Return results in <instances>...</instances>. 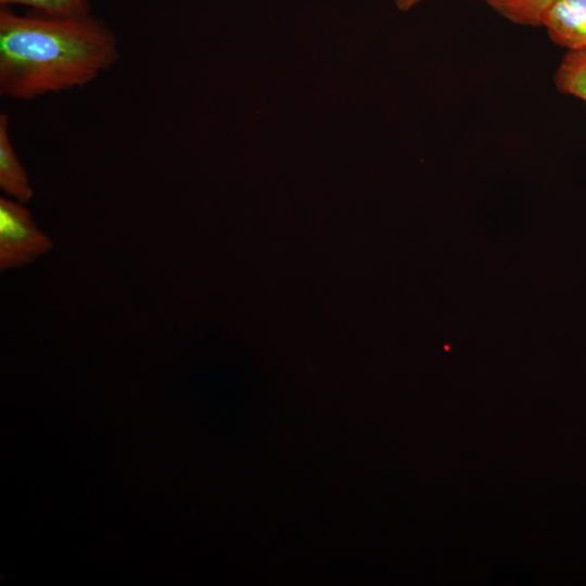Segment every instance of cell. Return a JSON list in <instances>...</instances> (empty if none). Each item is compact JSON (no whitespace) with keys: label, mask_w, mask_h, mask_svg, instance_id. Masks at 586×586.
I'll return each mask as SVG.
<instances>
[{"label":"cell","mask_w":586,"mask_h":586,"mask_svg":"<svg viewBox=\"0 0 586 586\" xmlns=\"http://www.w3.org/2000/svg\"><path fill=\"white\" fill-rule=\"evenodd\" d=\"M118 59L116 35L90 13L0 9V92L7 98L31 101L82 87Z\"/></svg>","instance_id":"cell-1"},{"label":"cell","mask_w":586,"mask_h":586,"mask_svg":"<svg viewBox=\"0 0 586 586\" xmlns=\"http://www.w3.org/2000/svg\"><path fill=\"white\" fill-rule=\"evenodd\" d=\"M53 247L52 239L38 228L24 203L0 199V269L25 267Z\"/></svg>","instance_id":"cell-2"},{"label":"cell","mask_w":586,"mask_h":586,"mask_svg":"<svg viewBox=\"0 0 586 586\" xmlns=\"http://www.w3.org/2000/svg\"><path fill=\"white\" fill-rule=\"evenodd\" d=\"M542 26L553 43L568 51L586 48V0H558Z\"/></svg>","instance_id":"cell-3"},{"label":"cell","mask_w":586,"mask_h":586,"mask_svg":"<svg viewBox=\"0 0 586 586\" xmlns=\"http://www.w3.org/2000/svg\"><path fill=\"white\" fill-rule=\"evenodd\" d=\"M0 188L8 198L24 204L34 196L29 176L11 141L5 113L0 115Z\"/></svg>","instance_id":"cell-4"},{"label":"cell","mask_w":586,"mask_h":586,"mask_svg":"<svg viewBox=\"0 0 586 586\" xmlns=\"http://www.w3.org/2000/svg\"><path fill=\"white\" fill-rule=\"evenodd\" d=\"M557 90L586 102V48L568 51L553 75Z\"/></svg>","instance_id":"cell-5"},{"label":"cell","mask_w":586,"mask_h":586,"mask_svg":"<svg viewBox=\"0 0 586 586\" xmlns=\"http://www.w3.org/2000/svg\"><path fill=\"white\" fill-rule=\"evenodd\" d=\"M483 1L511 23L524 26H542L545 14L558 0Z\"/></svg>","instance_id":"cell-6"},{"label":"cell","mask_w":586,"mask_h":586,"mask_svg":"<svg viewBox=\"0 0 586 586\" xmlns=\"http://www.w3.org/2000/svg\"><path fill=\"white\" fill-rule=\"evenodd\" d=\"M27 7L33 12L49 15H80L90 13L89 0H0V7Z\"/></svg>","instance_id":"cell-7"},{"label":"cell","mask_w":586,"mask_h":586,"mask_svg":"<svg viewBox=\"0 0 586 586\" xmlns=\"http://www.w3.org/2000/svg\"><path fill=\"white\" fill-rule=\"evenodd\" d=\"M421 0H395L396 7L402 11H408Z\"/></svg>","instance_id":"cell-8"}]
</instances>
